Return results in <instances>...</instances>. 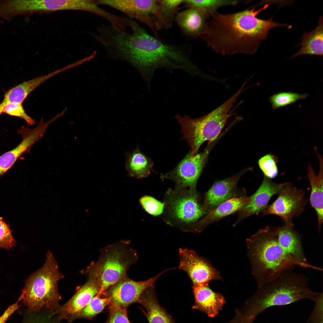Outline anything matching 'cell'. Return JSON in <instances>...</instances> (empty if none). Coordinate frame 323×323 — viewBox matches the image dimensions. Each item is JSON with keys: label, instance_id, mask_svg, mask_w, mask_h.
<instances>
[{"label": "cell", "instance_id": "11", "mask_svg": "<svg viewBox=\"0 0 323 323\" xmlns=\"http://www.w3.org/2000/svg\"><path fill=\"white\" fill-rule=\"evenodd\" d=\"M98 5L114 8L127 15L129 19L142 22L148 27L155 37L159 36L155 29L157 13V0H95Z\"/></svg>", "mask_w": 323, "mask_h": 323}, {"label": "cell", "instance_id": "15", "mask_svg": "<svg viewBox=\"0 0 323 323\" xmlns=\"http://www.w3.org/2000/svg\"><path fill=\"white\" fill-rule=\"evenodd\" d=\"M99 290L95 282L88 278L83 285L79 286L72 297L65 304L51 314L61 321L66 320L72 322L73 318L89 303L98 292Z\"/></svg>", "mask_w": 323, "mask_h": 323}, {"label": "cell", "instance_id": "37", "mask_svg": "<svg viewBox=\"0 0 323 323\" xmlns=\"http://www.w3.org/2000/svg\"><path fill=\"white\" fill-rule=\"evenodd\" d=\"M109 315L106 323H131L127 316L126 308L110 304Z\"/></svg>", "mask_w": 323, "mask_h": 323}, {"label": "cell", "instance_id": "20", "mask_svg": "<svg viewBox=\"0 0 323 323\" xmlns=\"http://www.w3.org/2000/svg\"><path fill=\"white\" fill-rule=\"evenodd\" d=\"M210 16L201 9L188 8L178 13L174 21L186 36L195 38L203 32Z\"/></svg>", "mask_w": 323, "mask_h": 323}, {"label": "cell", "instance_id": "23", "mask_svg": "<svg viewBox=\"0 0 323 323\" xmlns=\"http://www.w3.org/2000/svg\"><path fill=\"white\" fill-rule=\"evenodd\" d=\"M138 301L145 309L144 312L149 323H174L171 316L159 304L154 287L146 289Z\"/></svg>", "mask_w": 323, "mask_h": 323}, {"label": "cell", "instance_id": "30", "mask_svg": "<svg viewBox=\"0 0 323 323\" xmlns=\"http://www.w3.org/2000/svg\"><path fill=\"white\" fill-rule=\"evenodd\" d=\"M29 95L23 82L7 91L0 103V109L2 110L5 105L9 103H21Z\"/></svg>", "mask_w": 323, "mask_h": 323}, {"label": "cell", "instance_id": "39", "mask_svg": "<svg viewBox=\"0 0 323 323\" xmlns=\"http://www.w3.org/2000/svg\"><path fill=\"white\" fill-rule=\"evenodd\" d=\"M20 300L9 306L0 316V323H6L9 317L20 307L19 304Z\"/></svg>", "mask_w": 323, "mask_h": 323}, {"label": "cell", "instance_id": "25", "mask_svg": "<svg viewBox=\"0 0 323 323\" xmlns=\"http://www.w3.org/2000/svg\"><path fill=\"white\" fill-rule=\"evenodd\" d=\"M126 158L125 167L130 177L141 179L148 176L153 171V161L141 152L138 146L132 152L127 151Z\"/></svg>", "mask_w": 323, "mask_h": 323}, {"label": "cell", "instance_id": "5", "mask_svg": "<svg viewBox=\"0 0 323 323\" xmlns=\"http://www.w3.org/2000/svg\"><path fill=\"white\" fill-rule=\"evenodd\" d=\"M130 243L122 240L101 248L98 260L83 270L97 285L98 294L105 296L108 289L127 275L128 269L136 263L138 255Z\"/></svg>", "mask_w": 323, "mask_h": 323}, {"label": "cell", "instance_id": "6", "mask_svg": "<svg viewBox=\"0 0 323 323\" xmlns=\"http://www.w3.org/2000/svg\"><path fill=\"white\" fill-rule=\"evenodd\" d=\"M63 277L51 252H48L42 267L30 275L19 298L29 312L46 309L51 312L61 305L58 283Z\"/></svg>", "mask_w": 323, "mask_h": 323}, {"label": "cell", "instance_id": "9", "mask_svg": "<svg viewBox=\"0 0 323 323\" xmlns=\"http://www.w3.org/2000/svg\"><path fill=\"white\" fill-rule=\"evenodd\" d=\"M218 139L201 153L195 155L190 150L176 167L169 172L161 175L163 179L174 182L176 188L196 189L197 181L207 161L208 155Z\"/></svg>", "mask_w": 323, "mask_h": 323}, {"label": "cell", "instance_id": "33", "mask_svg": "<svg viewBox=\"0 0 323 323\" xmlns=\"http://www.w3.org/2000/svg\"><path fill=\"white\" fill-rule=\"evenodd\" d=\"M258 163L264 176L272 179L278 175L277 159L274 155L271 154H266L259 159Z\"/></svg>", "mask_w": 323, "mask_h": 323}, {"label": "cell", "instance_id": "12", "mask_svg": "<svg viewBox=\"0 0 323 323\" xmlns=\"http://www.w3.org/2000/svg\"><path fill=\"white\" fill-rule=\"evenodd\" d=\"M179 269L185 272L193 286L208 284L212 280L221 279L219 273L205 259L187 249H179Z\"/></svg>", "mask_w": 323, "mask_h": 323}, {"label": "cell", "instance_id": "1", "mask_svg": "<svg viewBox=\"0 0 323 323\" xmlns=\"http://www.w3.org/2000/svg\"><path fill=\"white\" fill-rule=\"evenodd\" d=\"M269 5L257 10L253 7L234 13H215L211 15V19L207 22L199 37L215 52L222 55L253 54L271 29L290 27L274 22L272 17L267 20L257 17Z\"/></svg>", "mask_w": 323, "mask_h": 323}, {"label": "cell", "instance_id": "4", "mask_svg": "<svg viewBox=\"0 0 323 323\" xmlns=\"http://www.w3.org/2000/svg\"><path fill=\"white\" fill-rule=\"evenodd\" d=\"M309 279L303 274L286 271L275 279L258 288L239 312L254 319L267 309L287 305L304 299L313 300L320 292L309 286Z\"/></svg>", "mask_w": 323, "mask_h": 323}, {"label": "cell", "instance_id": "2", "mask_svg": "<svg viewBox=\"0 0 323 323\" xmlns=\"http://www.w3.org/2000/svg\"><path fill=\"white\" fill-rule=\"evenodd\" d=\"M191 53L189 45L164 42L142 27L136 31L131 50L132 66L148 85L154 71L158 68H179L192 75L199 74L200 71L191 60Z\"/></svg>", "mask_w": 323, "mask_h": 323}, {"label": "cell", "instance_id": "3", "mask_svg": "<svg viewBox=\"0 0 323 323\" xmlns=\"http://www.w3.org/2000/svg\"><path fill=\"white\" fill-rule=\"evenodd\" d=\"M279 227L267 226L246 240L252 273L258 288L296 266L305 268L287 253L278 240Z\"/></svg>", "mask_w": 323, "mask_h": 323}, {"label": "cell", "instance_id": "34", "mask_svg": "<svg viewBox=\"0 0 323 323\" xmlns=\"http://www.w3.org/2000/svg\"><path fill=\"white\" fill-rule=\"evenodd\" d=\"M139 202L147 213L154 216L161 214L165 207L164 203L159 201L149 196H142L139 199Z\"/></svg>", "mask_w": 323, "mask_h": 323}, {"label": "cell", "instance_id": "28", "mask_svg": "<svg viewBox=\"0 0 323 323\" xmlns=\"http://www.w3.org/2000/svg\"><path fill=\"white\" fill-rule=\"evenodd\" d=\"M111 302V298L103 296L97 294L91 300L88 305L72 319L73 321L80 319H91L101 312Z\"/></svg>", "mask_w": 323, "mask_h": 323}, {"label": "cell", "instance_id": "29", "mask_svg": "<svg viewBox=\"0 0 323 323\" xmlns=\"http://www.w3.org/2000/svg\"><path fill=\"white\" fill-rule=\"evenodd\" d=\"M239 2L237 0H185L183 4L185 7L201 9L211 16L215 13L216 10L219 7L226 5H235Z\"/></svg>", "mask_w": 323, "mask_h": 323}, {"label": "cell", "instance_id": "35", "mask_svg": "<svg viewBox=\"0 0 323 323\" xmlns=\"http://www.w3.org/2000/svg\"><path fill=\"white\" fill-rule=\"evenodd\" d=\"M2 113L22 118L26 121L29 126L33 125L35 124V120L26 113L21 103H13L7 104L1 112V113Z\"/></svg>", "mask_w": 323, "mask_h": 323}, {"label": "cell", "instance_id": "14", "mask_svg": "<svg viewBox=\"0 0 323 323\" xmlns=\"http://www.w3.org/2000/svg\"><path fill=\"white\" fill-rule=\"evenodd\" d=\"M54 121V120L51 118L45 122L41 118L38 125L34 128L22 126L17 130L22 140L15 148L0 156V176L9 169L21 156L30 152L32 146L43 136L48 127Z\"/></svg>", "mask_w": 323, "mask_h": 323}, {"label": "cell", "instance_id": "38", "mask_svg": "<svg viewBox=\"0 0 323 323\" xmlns=\"http://www.w3.org/2000/svg\"><path fill=\"white\" fill-rule=\"evenodd\" d=\"M323 294L320 292L313 300L314 303L313 310L306 323H323Z\"/></svg>", "mask_w": 323, "mask_h": 323}, {"label": "cell", "instance_id": "26", "mask_svg": "<svg viewBox=\"0 0 323 323\" xmlns=\"http://www.w3.org/2000/svg\"><path fill=\"white\" fill-rule=\"evenodd\" d=\"M323 18L321 16L316 28L309 32H304L301 38L302 41L298 44L301 46V48L292 56V58L303 55L323 57Z\"/></svg>", "mask_w": 323, "mask_h": 323}, {"label": "cell", "instance_id": "10", "mask_svg": "<svg viewBox=\"0 0 323 323\" xmlns=\"http://www.w3.org/2000/svg\"><path fill=\"white\" fill-rule=\"evenodd\" d=\"M278 194L277 199L268 205L263 215L273 214L280 217L284 223L292 222L293 217L302 213L307 203L304 192L290 183H285Z\"/></svg>", "mask_w": 323, "mask_h": 323}, {"label": "cell", "instance_id": "17", "mask_svg": "<svg viewBox=\"0 0 323 323\" xmlns=\"http://www.w3.org/2000/svg\"><path fill=\"white\" fill-rule=\"evenodd\" d=\"M249 168L232 176L215 182L206 192L202 207L207 213L220 204L234 197L238 182Z\"/></svg>", "mask_w": 323, "mask_h": 323}, {"label": "cell", "instance_id": "27", "mask_svg": "<svg viewBox=\"0 0 323 323\" xmlns=\"http://www.w3.org/2000/svg\"><path fill=\"white\" fill-rule=\"evenodd\" d=\"M158 8L156 29H168L174 21L179 6L185 0H157Z\"/></svg>", "mask_w": 323, "mask_h": 323}, {"label": "cell", "instance_id": "36", "mask_svg": "<svg viewBox=\"0 0 323 323\" xmlns=\"http://www.w3.org/2000/svg\"><path fill=\"white\" fill-rule=\"evenodd\" d=\"M9 225L0 216V248L9 249L15 246L16 241Z\"/></svg>", "mask_w": 323, "mask_h": 323}, {"label": "cell", "instance_id": "32", "mask_svg": "<svg viewBox=\"0 0 323 323\" xmlns=\"http://www.w3.org/2000/svg\"><path fill=\"white\" fill-rule=\"evenodd\" d=\"M52 313L46 309L31 312L27 311L22 323H60L55 316H51Z\"/></svg>", "mask_w": 323, "mask_h": 323}, {"label": "cell", "instance_id": "7", "mask_svg": "<svg viewBox=\"0 0 323 323\" xmlns=\"http://www.w3.org/2000/svg\"><path fill=\"white\" fill-rule=\"evenodd\" d=\"M243 84L230 98L209 113L196 119L185 115L175 117L183 134L182 140L187 142L193 155L199 153V147L206 141L207 146L214 141L220 135L229 119L235 114L231 111L239 95L247 89Z\"/></svg>", "mask_w": 323, "mask_h": 323}, {"label": "cell", "instance_id": "18", "mask_svg": "<svg viewBox=\"0 0 323 323\" xmlns=\"http://www.w3.org/2000/svg\"><path fill=\"white\" fill-rule=\"evenodd\" d=\"M195 298L192 308L206 313L211 318L216 316L226 303L224 297L220 293L213 291L208 284L192 286Z\"/></svg>", "mask_w": 323, "mask_h": 323}, {"label": "cell", "instance_id": "13", "mask_svg": "<svg viewBox=\"0 0 323 323\" xmlns=\"http://www.w3.org/2000/svg\"><path fill=\"white\" fill-rule=\"evenodd\" d=\"M166 270L156 276L141 281L129 278L127 275L109 288L106 292V296L111 298V304L126 308L129 305L138 301L144 291L150 287H154L156 281Z\"/></svg>", "mask_w": 323, "mask_h": 323}, {"label": "cell", "instance_id": "24", "mask_svg": "<svg viewBox=\"0 0 323 323\" xmlns=\"http://www.w3.org/2000/svg\"><path fill=\"white\" fill-rule=\"evenodd\" d=\"M320 162L319 173H315L311 166L308 165L307 177L310 182L311 190L310 197L311 205L316 214L319 232L323 222V162L322 158L317 153Z\"/></svg>", "mask_w": 323, "mask_h": 323}, {"label": "cell", "instance_id": "31", "mask_svg": "<svg viewBox=\"0 0 323 323\" xmlns=\"http://www.w3.org/2000/svg\"><path fill=\"white\" fill-rule=\"evenodd\" d=\"M306 94H300L290 92H280L270 97V101L274 110L295 103L299 100L306 98Z\"/></svg>", "mask_w": 323, "mask_h": 323}, {"label": "cell", "instance_id": "16", "mask_svg": "<svg viewBox=\"0 0 323 323\" xmlns=\"http://www.w3.org/2000/svg\"><path fill=\"white\" fill-rule=\"evenodd\" d=\"M284 185V183H276L264 176L259 187L250 196L248 203L240 211L238 219L234 225L251 215L262 213L268 206L271 197L279 193Z\"/></svg>", "mask_w": 323, "mask_h": 323}, {"label": "cell", "instance_id": "22", "mask_svg": "<svg viewBox=\"0 0 323 323\" xmlns=\"http://www.w3.org/2000/svg\"><path fill=\"white\" fill-rule=\"evenodd\" d=\"M93 5L92 0H27L28 13L65 10L90 12Z\"/></svg>", "mask_w": 323, "mask_h": 323}, {"label": "cell", "instance_id": "19", "mask_svg": "<svg viewBox=\"0 0 323 323\" xmlns=\"http://www.w3.org/2000/svg\"><path fill=\"white\" fill-rule=\"evenodd\" d=\"M278 240L284 250L302 264L305 268L321 270L320 268L312 266L308 262L300 237L294 230L292 222L285 223L283 226L279 227Z\"/></svg>", "mask_w": 323, "mask_h": 323}, {"label": "cell", "instance_id": "8", "mask_svg": "<svg viewBox=\"0 0 323 323\" xmlns=\"http://www.w3.org/2000/svg\"><path fill=\"white\" fill-rule=\"evenodd\" d=\"M165 197L168 216L175 223L192 225L206 213L196 189H169Z\"/></svg>", "mask_w": 323, "mask_h": 323}, {"label": "cell", "instance_id": "21", "mask_svg": "<svg viewBox=\"0 0 323 323\" xmlns=\"http://www.w3.org/2000/svg\"><path fill=\"white\" fill-rule=\"evenodd\" d=\"M250 196L234 197L209 211L201 220L192 226L189 229L194 232H200L208 225L223 218L240 211L249 202Z\"/></svg>", "mask_w": 323, "mask_h": 323}, {"label": "cell", "instance_id": "40", "mask_svg": "<svg viewBox=\"0 0 323 323\" xmlns=\"http://www.w3.org/2000/svg\"><path fill=\"white\" fill-rule=\"evenodd\" d=\"M254 319L244 316L236 309L234 317L226 323H253Z\"/></svg>", "mask_w": 323, "mask_h": 323}]
</instances>
